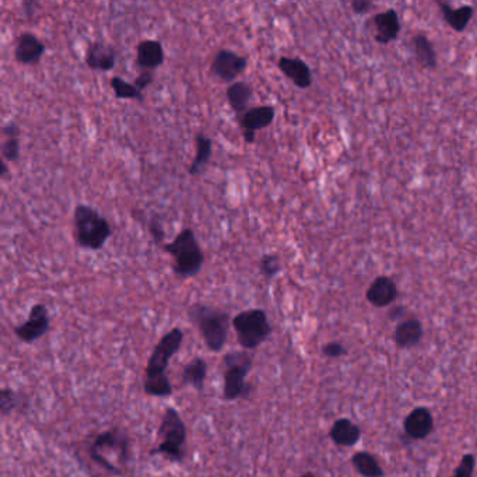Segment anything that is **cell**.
Returning <instances> with one entry per match:
<instances>
[{"instance_id":"1","label":"cell","mask_w":477,"mask_h":477,"mask_svg":"<svg viewBox=\"0 0 477 477\" xmlns=\"http://www.w3.org/2000/svg\"><path fill=\"white\" fill-rule=\"evenodd\" d=\"M188 317L203 337L206 347L213 353H220L229 339L233 321L230 315L219 308L196 302L188 308Z\"/></svg>"},{"instance_id":"2","label":"cell","mask_w":477,"mask_h":477,"mask_svg":"<svg viewBox=\"0 0 477 477\" xmlns=\"http://www.w3.org/2000/svg\"><path fill=\"white\" fill-rule=\"evenodd\" d=\"M158 445L150 451V455H161L174 464H182L187 456V426L174 407H165L158 431Z\"/></svg>"},{"instance_id":"3","label":"cell","mask_w":477,"mask_h":477,"mask_svg":"<svg viewBox=\"0 0 477 477\" xmlns=\"http://www.w3.org/2000/svg\"><path fill=\"white\" fill-rule=\"evenodd\" d=\"M75 238L80 248L99 251L112 236L108 220L89 204H77L73 213Z\"/></svg>"},{"instance_id":"4","label":"cell","mask_w":477,"mask_h":477,"mask_svg":"<svg viewBox=\"0 0 477 477\" xmlns=\"http://www.w3.org/2000/svg\"><path fill=\"white\" fill-rule=\"evenodd\" d=\"M164 251L174 258V273L181 279L194 278L204 263V253L191 229H184L171 242L164 245Z\"/></svg>"},{"instance_id":"5","label":"cell","mask_w":477,"mask_h":477,"mask_svg":"<svg viewBox=\"0 0 477 477\" xmlns=\"http://www.w3.org/2000/svg\"><path fill=\"white\" fill-rule=\"evenodd\" d=\"M223 364L226 367L223 399L227 402L248 399L253 388L246 382V375L252 370L253 356L248 350H233L224 356Z\"/></svg>"},{"instance_id":"6","label":"cell","mask_w":477,"mask_h":477,"mask_svg":"<svg viewBox=\"0 0 477 477\" xmlns=\"http://www.w3.org/2000/svg\"><path fill=\"white\" fill-rule=\"evenodd\" d=\"M231 325L237 334L239 346L248 351L258 349L273 332L266 311L261 308L241 311L233 318Z\"/></svg>"},{"instance_id":"7","label":"cell","mask_w":477,"mask_h":477,"mask_svg":"<svg viewBox=\"0 0 477 477\" xmlns=\"http://www.w3.org/2000/svg\"><path fill=\"white\" fill-rule=\"evenodd\" d=\"M182 341H184V332L181 328H172L170 332H167L160 339L151 356L148 357L143 381L167 378L165 370L168 368L171 358L180 351Z\"/></svg>"},{"instance_id":"8","label":"cell","mask_w":477,"mask_h":477,"mask_svg":"<svg viewBox=\"0 0 477 477\" xmlns=\"http://www.w3.org/2000/svg\"><path fill=\"white\" fill-rule=\"evenodd\" d=\"M112 452L118 466H126L131 461V437L121 427H112L98 434L90 445V459Z\"/></svg>"},{"instance_id":"9","label":"cell","mask_w":477,"mask_h":477,"mask_svg":"<svg viewBox=\"0 0 477 477\" xmlns=\"http://www.w3.org/2000/svg\"><path fill=\"white\" fill-rule=\"evenodd\" d=\"M248 66V57L230 49H220L212 62V73L223 83H236Z\"/></svg>"},{"instance_id":"10","label":"cell","mask_w":477,"mask_h":477,"mask_svg":"<svg viewBox=\"0 0 477 477\" xmlns=\"http://www.w3.org/2000/svg\"><path fill=\"white\" fill-rule=\"evenodd\" d=\"M50 327L48 308L45 304H35L30 309V315L26 322L13 328V332L18 340L24 343H34L48 334Z\"/></svg>"},{"instance_id":"11","label":"cell","mask_w":477,"mask_h":477,"mask_svg":"<svg viewBox=\"0 0 477 477\" xmlns=\"http://www.w3.org/2000/svg\"><path fill=\"white\" fill-rule=\"evenodd\" d=\"M47 50L45 44L33 33H23L18 35L16 48H14V59L17 63L24 66L37 65Z\"/></svg>"},{"instance_id":"12","label":"cell","mask_w":477,"mask_h":477,"mask_svg":"<svg viewBox=\"0 0 477 477\" xmlns=\"http://www.w3.org/2000/svg\"><path fill=\"white\" fill-rule=\"evenodd\" d=\"M84 62L92 70L111 72L116 65V50L104 41H93L87 47Z\"/></svg>"},{"instance_id":"13","label":"cell","mask_w":477,"mask_h":477,"mask_svg":"<svg viewBox=\"0 0 477 477\" xmlns=\"http://www.w3.org/2000/svg\"><path fill=\"white\" fill-rule=\"evenodd\" d=\"M279 70L286 76L292 84L301 90L309 89L312 84V72L311 67L301 57H288L282 56L278 60Z\"/></svg>"},{"instance_id":"14","label":"cell","mask_w":477,"mask_h":477,"mask_svg":"<svg viewBox=\"0 0 477 477\" xmlns=\"http://www.w3.org/2000/svg\"><path fill=\"white\" fill-rule=\"evenodd\" d=\"M373 26L375 30L374 38L378 44L388 45L392 41H396L400 33L399 14L395 9L378 13L373 17Z\"/></svg>"},{"instance_id":"15","label":"cell","mask_w":477,"mask_h":477,"mask_svg":"<svg viewBox=\"0 0 477 477\" xmlns=\"http://www.w3.org/2000/svg\"><path fill=\"white\" fill-rule=\"evenodd\" d=\"M276 116V109L272 105H261L249 108L241 118L239 125L242 132L256 133L258 131L266 129L272 125Z\"/></svg>"},{"instance_id":"16","label":"cell","mask_w":477,"mask_h":477,"mask_svg":"<svg viewBox=\"0 0 477 477\" xmlns=\"http://www.w3.org/2000/svg\"><path fill=\"white\" fill-rule=\"evenodd\" d=\"M165 59L164 48L157 40H144L136 47V66L142 70L154 72Z\"/></svg>"},{"instance_id":"17","label":"cell","mask_w":477,"mask_h":477,"mask_svg":"<svg viewBox=\"0 0 477 477\" xmlns=\"http://www.w3.org/2000/svg\"><path fill=\"white\" fill-rule=\"evenodd\" d=\"M366 297L374 307L383 308L395 302L398 298V286L390 278L380 276L368 287Z\"/></svg>"},{"instance_id":"18","label":"cell","mask_w":477,"mask_h":477,"mask_svg":"<svg viewBox=\"0 0 477 477\" xmlns=\"http://www.w3.org/2000/svg\"><path fill=\"white\" fill-rule=\"evenodd\" d=\"M434 429L432 415L426 407H416L405 420V431L413 439L427 438Z\"/></svg>"},{"instance_id":"19","label":"cell","mask_w":477,"mask_h":477,"mask_svg":"<svg viewBox=\"0 0 477 477\" xmlns=\"http://www.w3.org/2000/svg\"><path fill=\"white\" fill-rule=\"evenodd\" d=\"M437 4L442 13L444 20L456 33H464L475 14V9L472 6H461L454 9L444 1H437Z\"/></svg>"},{"instance_id":"20","label":"cell","mask_w":477,"mask_h":477,"mask_svg":"<svg viewBox=\"0 0 477 477\" xmlns=\"http://www.w3.org/2000/svg\"><path fill=\"white\" fill-rule=\"evenodd\" d=\"M226 97L231 109L241 118L249 109V104L253 98V90L246 82H236L227 87Z\"/></svg>"},{"instance_id":"21","label":"cell","mask_w":477,"mask_h":477,"mask_svg":"<svg viewBox=\"0 0 477 477\" xmlns=\"http://www.w3.org/2000/svg\"><path fill=\"white\" fill-rule=\"evenodd\" d=\"M194 144H196V154H194V158L190 165L188 172L191 174L192 177H199L204 172V170H206V167L210 161L212 151H213V142L204 133H197L196 139H194Z\"/></svg>"},{"instance_id":"22","label":"cell","mask_w":477,"mask_h":477,"mask_svg":"<svg viewBox=\"0 0 477 477\" xmlns=\"http://www.w3.org/2000/svg\"><path fill=\"white\" fill-rule=\"evenodd\" d=\"M423 336V327L420 321L410 318L400 322L395 331V341L399 347L407 349L419 344Z\"/></svg>"},{"instance_id":"23","label":"cell","mask_w":477,"mask_h":477,"mask_svg":"<svg viewBox=\"0 0 477 477\" xmlns=\"http://www.w3.org/2000/svg\"><path fill=\"white\" fill-rule=\"evenodd\" d=\"M329 437L336 445L353 446L361 437L360 429L349 419H339L329 431Z\"/></svg>"},{"instance_id":"24","label":"cell","mask_w":477,"mask_h":477,"mask_svg":"<svg viewBox=\"0 0 477 477\" xmlns=\"http://www.w3.org/2000/svg\"><path fill=\"white\" fill-rule=\"evenodd\" d=\"M182 383L202 392L207 377V363L202 357H194L182 370Z\"/></svg>"},{"instance_id":"25","label":"cell","mask_w":477,"mask_h":477,"mask_svg":"<svg viewBox=\"0 0 477 477\" xmlns=\"http://www.w3.org/2000/svg\"><path fill=\"white\" fill-rule=\"evenodd\" d=\"M412 45H413L415 56H416V59H417V62L422 67H424V69H435L437 67L435 49L424 34H422V33L416 34L413 41H412Z\"/></svg>"},{"instance_id":"26","label":"cell","mask_w":477,"mask_h":477,"mask_svg":"<svg viewBox=\"0 0 477 477\" xmlns=\"http://www.w3.org/2000/svg\"><path fill=\"white\" fill-rule=\"evenodd\" d=\"M351 464H353L354 469L363 477L383 476V471H382L380 464L368 452H357L353 456Z\"/></svg>"},{"instance_id":"27","label":"cell","mask_w":477,"mask_h":477,"mask_svg":"<svg viewBox=\"0 0 477 477\" xmlns=\"http://www.w3.org/2000/svg\"><path fill=\"white\" fill-rule=\"evenodd\" d=\"M27 398H24L21 393L10 389L3 388L0 390V412L3 417H7L16 410H23L26 407Z\"/></svg>"},{"instance_id":"28","label":"cell","mask_w":477,"mask_h":477,"mask_svg":"<svg viewBox=\"0 0 477 477\" xmlns=\"http://www.w3.org/2000/svg\"><path fill=\"white\" fill-rule=\"evenodd\" d=\"M111 89L118 99H136L141 102L144 99L143 93L139 92L133 83H129L119 76L111 79Z\"/></svg>"},{"instance_id":"29","label":"cell","mask_w":477,"mask_h":477,"mask_svg":"<svg viewBox=\"0 0 477 477\" xmlns=\"http://www.w3.org/2000/svg\"><path fill=\"white\" fill-rule=\"evenodd\" d=\"M282 270L280 258L276 253H265L259 261V272L266 280L275 279Z\"/></svg>"},{"instance_id":"30","label":"cell","mask_w":477,"mask_h":477,"mask_svg":"<svg viewBox=\"0 0 477 477\" xmlns=\"http://www.w3.org/2000/svg\"><path fill=\"white\" fill-rule=\"evenodd\" d=\"M20 157V141L7 139L1 146V160L7 163H16Z\"/></svg>"},{"instance_id":"31","label":"cell","mask_w":477,"mask_h":477,"mask_svg":"<svg viewBox=\"0 0 477 477\" xmlns=\"http://www.w3.org/2000/svg\"><path fill=\"white\" fill-rule=\"evenodd\" d=\"M148 231L151 234V237L154 239V242L157 245H165L164 243V238H165V230H164V226L160 220L158 216H153V219L150 220L148 223Z\"/></svg>"},{"instance_id":"32","label":"cell","mask_w":477,"mask_h":477,"mask_svg":"<svg viewBox=\"0 0 477 477\" xmlns=\"http://www.w3.org/2000/svg\"><path fill=\"white\" fill-rule=\"evenodd\" d=\"M475 456L473 455H465L461 459V464L454 472V477H472L475 471Z\"/></svg>"},{"instance_id":"33","label":"cell","mask_w":477,"mask_h":477,"mask_svg":"<svg viewBox=\"0 0 477 477\" xmlns=\"http://www.w3.org/2000/svg\"><path fill=\"white\" fill-rule=\"evenodd\" d=\"M153 82H154V72H151V70H142L138 75V77L135 79L133 84L138 87L139 92L143 93L147 87H150L153 84Z\"/></svg>"},{"instance_id":"34","label":"cell","mask_w":477,"mask_h":477,"mask_svg":"<svg viewBox=\"0 0 477 477\" xmlns=\"http://www.w3.org/2000/svg\"><path fill=\"white\" fill-rule=\"evenodd\" d=\"M322 353H324V356H327L329 358H337V357H341L346 353V350L340 343L332 341V343H328V344L324 346Z\"/></svg>"},{"instance_id":"35","label":"cell","mask_w":477,"mask_h":477,"mask_svg":"<svg viewBox=\"0 0 477 477\" xmlns=\"http://www.w3.org/2000/svg\"><path fill=\"white\" fill-rule=\"evenodd\" d=\"M374 7V3L370 0H354L351 3V9L356 14H366Z\"/></svg>"},{"instance_id":"36","label":"cell","mask_w":477,"mask_h":477,"mask_svg":"<svg viewBox=\"0 0 477 477\" xmlns=\"http://www.w3.org/2000/svg\"><path fill=\"white\" fill-rule=\"evenodd\" d=\"M1 132L3 135L7 138V139H18V135H20V126L16 124V122H9L7 125H4L1 128Z\"/></svg>"},{"instance_id":"37","label":"cell","mask_w":477,"mask_h":477,"mask_svg":"<svg viewBox=\"0 0 477 477\" xmlns=\"http://www.w3.org/2000/svg\"><path fill=\"white\" fill-rule=\"evenodd\" d=\"M40 3L37 1H24L23 3V7H24V11L28 17H33V13H35V7H38Z\"/></svg>"},{"instance_id":"38","label":"cell","mask_w":477,"mask_h":477,"mask_svg":"<svg viewBox=\"0 0 477 477\" xmlns=\"http://www.w3.org/2000/svg\"><path fill=\"white\" fill-rule=\"evenodd\" d=\"M242 136H243V141L248 144L255 143V139H256V133H252V132H242Z\"/></svg>"},{"instance_id":"39","label":"cell","mask_w":477,"mask_h":477,"mask_svg":"<svg viewBox=\"0 0 477 477\" xmlns=\"http://www.w3.org/2000/svg\"><path fill=\"white\" fill-rule=\"evenodd\" d=\"M402 312H403V307H396V308H393L392 311H390V319H396V318H399L400 315H402Z\"/></svg>"},{"instance_id":"40","label":"cell","mask_w":477,"mask_h":477,"mask_svg":"<svg viewBox=\"0 0 477 477\" xmlns=\"http://www.w3.org/2000/svg\"><path fill=\"white\" fill-rule=\"evenodd\" d=\"M298 477H317L314 473H311V472H307V473H304V475H301V476Z\"/></svg>"}]
</instances>
